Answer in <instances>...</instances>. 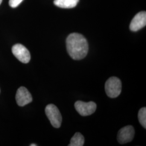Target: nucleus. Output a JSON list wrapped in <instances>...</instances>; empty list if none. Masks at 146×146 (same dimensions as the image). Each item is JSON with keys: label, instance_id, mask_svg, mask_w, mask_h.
Here are the masks:
<instances>
[{"label": "nucleus", "instance_id": "obj_1", "mask_svg": "<svg viewBox=\"0 0 146 146\" xmlns=\"http://www.w3.org/2000/svg\"><path fill=\"white\" fill-rule=\"evenodd\" d=\"M66 46L69 55L75 60L83 59L88 52V44L86 38L78 33L69 35L66 40Z\"/></svg>", "mask_w": 146, "mask_h": 146}, {"label": "nucleus", "instance_id": "obj_2", "mask_svg": "<svg viewBox=\"0 0 146 146\" xmlns=\"http://www.w3.org/2000/svg\"><path fill=\"white\" fill-rule=\"evenodd\" d=\"M122 90V83L120 79L116 77H111L105 84V91L110 98L119 96Z\"/></svg>", "mask_w": 146, "mask_h": 146}, {"label": "nucleus", "instance_id": "obj_3", "mask_svg": "<svg viewBox=\"0 0 146 146\" xmlns=\"http://www.w3.org/2000/svg\"><path fill=\"white\" fill-rule=\"evenodd\" d=\"M45 112L52 125L56 128H60L61 125L62 119L58 107L54 104H48L46 107Z\"/></svg>", "mask_w": 146, "mask_h": 146}, {"label": "nucleus", "instance_id": "obj_4", "mask_svg": "<svg viewBox=\"0 0 146 146\" xmlns=\"http://www.w3.org/2000/svg\"><path fill=\"white\" fill-rule=\"evenodd\" d=\"M74 107L78 113L83 116H86L93 114L96 110V104L90 101L88 102H84L81 101H76Z\"/></svg>", "mask_w": 146, "mask_h": 146}, {"label": "nucleus", "instance_id": "obj_5", "mask_svg": "<svg viewBox=\"0 0 146 146\" xmlns=\"http://www.w3.org/2000/svg\"><path fill=\"white\" fill-rule=\"evenodd\" d=\"M12 52L21 62L27 63L31 60V56L29 51L21 44H16L13 46L12 47Z\"/></svg>", "mask_w": 146, "mask_h": 146}, {"label": "nucleus", "instance_id": "obj_6", "mask_svg": "<svg viewBox=\"0 0 146 146\" xmlns=\"http://www.w3.org/2000/svg\"><path fill=\"white\" fill-rule=\"evenodd\" d=\"M135 130L133 126L127 125L121 128L117 134V141L120 144H125L133 140Z\"/></svg>", "mask_w": 146, "mask_h": 146}, {"label": "nucleus", "instance_id": "obj_7", "mask_svg": "<svg viewBox=\"0 0 146 146\" xmlns=\"http://www.w3.org/2000/svg\"><path fill=\"white\" fill-rule=\"evenodd\" d=\"M32 100L31 95L26 88L21 87L17 89L16 94V101L19 106H25L31 102Z\"/></svg>", "mask_w": 146, "mask_h": 146}, {"label": "nucleus", "instance_id": "obj_8", "mask_svg": "<svg viewBox=\"0 0 146 146\" xmlns=\"http://www.w3.org/2000/svg\"><path fill=\"white\" fill-rule=\"evenodd\" d=\"M146 25V11H141L137 13L131 21L130 29L133 31L140 30Z\"/></svg>", "mask_w": 146, "mask_h": 146}, {"label": "nucleus", "instance_id": "obj_9", "mask_svg": "<svg viewBox=\"0 0 146 146\" xmlns=\"http://www.w3.org/2000/svg\"><path fill=\"white\" fill-rule=\"evenodd\" d=\"M79 0H54V5L62 8H73L76 7Z\"/></svg>", "mask_w": 146, "mask_h": 146}, {"label": "nucleus", "instance_id": "obj_10", "mask_svg": "<svg viewBox=\"0 0 146 146\" xmlns=\"http://www.w3.org/2000/svg\"><path fill=\"white\" fill-rule=\"evenodd\" d=\"M84 138L80 133H76L70 140L69 146H82L84 145Z\"/></svg>", "mask_w": 146, "mask_h": 146}, {"label": "nucleus", "instance_id": "obj_11", "mask_svg": "<svg viewBox=\"0 0 146 146\" xmlns=\"http://www.w3.org/2000/svg\"><path fill=\"white\" fill-rule=\"evenodd\" d=\"M138 119L140 123L144 128H146V108L143 107L139 111Z\"/></svg>", "mask_w": 146, "mask_h": 146}, {"label": "nucleus", "instance_id": "obj_12", "mask_svg": "<svg viewBox=\"0 0 146 146\" xmlns=\"http://www.w3.org/2000/svg\"><path fill=\"white\" fill-rule=\"evenodd\" d=\"M23 0H9V5L11 8H15L20 5L23 2Z\"/></svg>", "mask_w": 146, "mask_h": 146}, {"label": "nucleus", "instance_id": "obj_13", "mask_svg": "<svg viewBox=\"0 0 146 146\" xmlns=\"http://www.w3.org/2000/svg\"><path fill=\"white\" fill-rule=\"evenodd\" d=\"M31 146H36L37 145H36V144H34V143H33V144H31V145H30Z\"/></svg>", "mask_w": 146, "mask_h": 146}, {"label": "nucleus", "instance_id": "obj_14", "mask_svg": "<svg viewBox=\"0 0 146 146\" xmlns=\"http://www.w3.org/2000/svg\"><path fill=\"white\" fill-rule=\"evenodd\" d=\"M2 0H0V5L1 4V3H2Z\"/></svg>", "mask_w": 146, "mask_h": 146}]
</instances>
